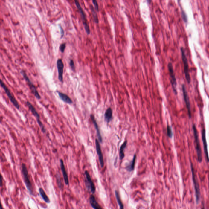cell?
<instances>
[{"label": "cell", "instance_id": "9c48e42d", "mask_svg": "<svg viewBox=\"0 0 209 209\" xmlns=\"http://www.w3.org/2000/svg\"><path fill=\"white\" fill-rule=\"evenodd\" d=\"M168 68L172 88H173L174 94H177V89H176L177 83H176V77H175V74H174V70H173V64L171 62L168 63Z\"/></svg>", "mask_w": 209, "mask_h": 209}, {"label": "cell", "instance_id": "5b68a950", "mask_svg": "<svg viewBox=\"0 0 209 209\" xmlns=\"http://www.w3.org/2000/svg\"><path fill=\"white\" fill-rule=\"evenodd\" d=\"M1 87L4 89L5 93H6L7 95V97H8L9 99L11 102L12 103V104L14 105V107H15L16 109H19L20 106L18 102L16 99L15 97H14V95L12 94V93H11L9 89L8 88V87L2 81V80H1Z\"/></svg>", "mask_w": 209, "mask_h": 209}, {"label": "cell", "instance_id": "ffe728a7", "mask_svg": "<svg viewBox=\"0 0 209 209\" xmlns=\"http://www.w3.org/2000/svg\"><path fill=\"white\" fill-rule=\"evenodd\" d=\"M136 154H135L134 155L133 158L132 160L131 161V162L128 165L126 166V169L128 171V172H132L135 169V162H136Z\"/></svg>", "mask_w": 209, "mask_h": 209}, {"label": "cell", "instance_id": "30bf717a", "mask_svg": "<svg viewBox=\"0 0 209 209\" xmlns=\"http://www.w3.org/2000/svg\"><path fill=\"white\" fill-rule=\"evenodd\" d=\"M182 89L183 93V98H184V101H185L186 108L187 109V112H188L189 117L190 118H191V117H192V113H191L190 102L188 93L187 91L185 85H182Z\"/></svg>", "mask_w": 209, "mask_h": 209}, {"label": "cell", "instance_id": "52a82bcc", "mask_svg": "<svg viewBox=\"0 0 209 209\" xmlns=\"http://www.w3.org/2000/svg\"><path fill=\"white\" fill-rule=\"evenodd\" d=\"M74 2L76 6H77L79 12H80L81 19H82L83 23L84 26L85 30L87 34H89L90 33V30L88 21H87L86 16V14L84 12L82 8L80 6L79 2L78 1H75Z\"/></svg>", "mask_w": 209, "mask_h": 209}, {"label": "cell", "instance_id": "277c9868", "mask_svg": "<svg viewBox=\"0 0 209 209\" xmlns=\"http://www.w3.org/2000/svg\"><path fill=\"white\" fill-rule=\"evenodd\" d=\"M26 104L31 112L33 114V116L36 118L37 122L38 125H39L40 128H41V131L43 133H45L46 132L45 127V126L42 123V122L41 121V118H40V116L39 115V113L38 112L36 108H34V106L32 105V104L30 102L27 101L26 102Z\"/></svg>", "mask_w": 209, "mask_h": 209}, {"label": "cell", "instance_id": "83f0119b", "mask_svg": "<svg viewBox=\"0 0 209 209\" xmlns=\"http://www.w3.org/2000/svg\"><path fill=\"white\" fill-rule=\"evenodd\" d=\"M66 48V44L65 43H62L60 45V47H59V49H60V51L62 53H63L64 52L65 50V48Z\"/></svg>", "mask_w": 209, "mask_h": 209}, {"label": "cell", "instance_id": "2e32d148", "mask_svg": "<svg viewBox=\"0 0 209 209\" xmlns=\"http://www.w3.org/2000/svg\"><path fill=\"white\" fill-rule=\"evenodd\" d=\"M90 118H91L93 123L94 125L96 131H97V137H98V139H99V141L100 142V143H102L103 141L102 137L101 134H100L99 126H98V124H97V122L96 121L94 116L93 115H90Z\"/></svg>", "mask_w": 209, "mask_h": 209}, {"label": "cell", "instance_id": "5bb4252c", "mask_svg": "<svg viewBox=\"0 0 209 209\" xmlns=\"http://www.w3.org/2000/svg\"><path fill=\"white\" fill-rule=\"evenodd\" d=\"M95 144L96 150H97V154L99 157V162H100V165L101 167H103L104 165V162L103 155L100 147V143L99 141L97 139H96Z\"/></svg>", "mask_w": 209, "mask_h": 209}, {"label": "cell", "instance_id": "484cf974", "mask_svg": "<svg viewBox=\"0 0 209 209\" xmlns=\"http://www.w3.org/2000/svg\"><path fill=\"white\" fill-rule=\"evenodd\" d=\"M56 179L57 182L58 186L60 189H62V184L61 183V177H60V175L59 174H57L56 175Z\"/></svg>", "mask_w": 209, "mask_h": 209}, {"label": "cell", "instance_id": "cb8c5ba5", "mask_svg": "<svg viewBox=\"0 0 209 209\" xmlns=\"http://www.w3.org/2000/svg\"><path fill=\"white\" fill-rule=\"evenodd\" d=\"M90 6V9H91V12H92L93 16V18L95 22L96 23H99V20H98V16H97V13H96V11L94 10V8L92 5H91Z\"/></svg>", "mask_w": 209, "mask_h": 209}, {"label": "cell", "instance_id": "7402d4cb", "mask_svg": "<svg viewBox=\"0 0 209 209\" xmlns=\"http://www.w3.org/2000/svg\"><path fill=\"white\" fill-rule=\"evenodd\" d=\"M39 193L42 199L44 200L45 202L46 203H50V200L49 199V197H48L47 194H46L45 192L43 190V189L42 188H40L39 189Z\"/></svg>", "mask_w": 209, "mask_h": 209}, {"label": "cell", "instance_id": "ac0fdd59", "mask_svg": "<svg viewBox=\"0 0 209 209\" xmlns=\"http://www.w3.org/2000/svg\"><path fill=\"white\" fill-rule=\"evenodd\" d=\"M89 202L91 207L94 209H103L97 202L95 198L93 195L90 196L89 197Z\"/></svg>", "mask_w": 209, "mask_h": 209}, {"label": "cell", "instance_id": "4316f807", "mask_svg": "<svg viewBox=\"0 0 209 209\" xmlns=\"http://www.w3.org/2000/svg\"><path fill=\"white\" fill-rule=\"evenodd\" d=\"M181 15L182 17V18L183 21L185 23H187V15L185 12H184L183 10H182L181 11Z\"/></svg>", "mask_w": 209, "mask_h": 209}, {"label": "cell", "instance_id": "4dcf8cb0", "mask_svg": "<svg viewBox=\"0 0 209 209\" xmlns=\"http://www.w3.org/2000/svg\"><path fill=\"white\" fill-rule=\"evenodd\" d=\"M59 29H60V32H61V38L63 37L64 35V31L63 28L61 25H59Z\"/></svg>", "mask_w": 209, "mask_h": 209}, {"label": "cell", "instance_id": "d6986e66", "mask_svg": "<svg viewBox=\"0 0 209 209\" xmlns=\"http://www.w3.org/2000/svg\"><path fill=\"white\" fill-rule=\"evenodd\" d=\"M113 112L112 108H109L106 109L105 113V121L108 123L111 121L112 119Z\"/></svg>", "mask_w": 209, "mask_h": 209}, {"label": "cell", "instance_id": "603a6c76", "mask_svg": "<svg viewBox=\"0 0 209 209\" xmlns=\"http://www.w3.org/2000/svg\"><path fill=\"white\" fill-rule=\"evenodd\" d=\"M115 195H116V198H117V202L120 207V209H124L123 205L121 199H120V196H119L118 193L117 191H115Z\"/></svg>", "mask_w": 209, "mask_h": 209}, {"label": "cell", "instance_id": "44dd1931", "mask_svg": "<svg viewBox=\"0 0 209 209\" xmlns=\"http://www.w3.org/2000/svg\"><path fill=\"white\" fill-rule=\"evenodd\" d=\"M127 140L125 141L123 143L122 145H121V147H120V151H119V158L120 160L123 159L125 157L124 150L125 148L127 146Z\"/></svg>", "mask_w": 209, "mask_h": 209}, {"label": "cell", "instance_id": "7c38bea8", "mask_svg": "<svg viewBox=\"0 0 209 209\" xmlns=\"http://www.w3.org/2000/svg\"><path fill=\"white\" fill-rule=\"evenodd\" d=\"M57 68L58 71V79L60 82H63L64 63L62 59H59L57 62Z\"/></svg>", "mask_w": 209, "mask_h": 209}, {"label": "cell", "instance_id": "e0dca14e", "mask_svg": "<svg viewBox=\"0 0 209 209\" xmlns=\"http://www.w3.org/2000/svg\"><path fill=\"white\" fill-rule=\"evenodd\" d=\"M57 92L60 99L64 102L68 104H71L73 103L72 100L68 95L59 91H57Z\"/></svg>", "mask_w": 209, "mask_h": 209}, {"label": "cell", "instance_id": "8fae6325", "mask_svg": "<svg viewBox=\"0 0 209 209\" xmlns=\"http://www.w3.org/2000/svg\"><path fill=\"white\" fill-rule=\"evenodd\" d=\"M86 176V185L87 189L90 191L91 193L94 194L95 192L96 188L93 182L91 179V176L89 173L87 171L85 172Z\"/></svg>", "mask_w": 209, "mask_h": 209}, {"label": "cell", "instance_id": "1f68e13d", "mask_svg": "<svg viewBox=\"0 0 209 209\" xmlns=\"http://www.w3.org/2000/svg\"><path fill=\"white\" fill-rule=\"evenodd\" d=\"M3 177H2V175L1 176V187H2V185H3Z\"/></svg>", "mask_w": 209, "mask_h": 209}, {"label": "cell", "instance_id": "f1b7e54d", "mask_svg": "<svg viewBox=\"0 0 209 209\" xmlns=\"http://www.w3.org/2000/svg\"><path fill=\"white\" fill-rule=\"evenodd\" d=\"M70 67H71V70H73V71H75V67L74 61L73 59L70 60Z\"/></svg>", "mask_w": 209, "mask_h": 209}, {"label": "cell", "instance_id": "d6a6232c", "mask_svg": "<svg viewBox=\"0 0 209 209\" xmlns=\"http://www.w3.org/2000/svg\"><path fill=\"white\" fill-rule=\"evenodd\" d=\"M1 209H3V207H2V205H1Z\"/></svg>", "mask_w": 209, "mask_h": 209}, {"label": "cell", "instance_id": "9a60e30c", "mask_svg": "<svg viewBox=\"0 0 209 209\" xmlns=\"http://www.w3.org/2000/svg\"><path fill=\"white\" fill-rule=\"evenodd\" d=\"M60 162V167H61V171H62V175H63L65 183L66 185H68L69 184V179H68V174H67L66 170L63 161L62 159H61Z\"/></svg>", "mask_w": 209, "mask_h": 209}, {"label": "cell", "instance_id": "d4e9b609", "mask_svg": "<svg viewBox=\"0 0 209 209\" xmlns=\"http://www.w3.org/2000/svg\"><path fill=\"white\" fill-rule=\"evenodd\" d=\"M167 136L170 138H172L173 137V133L171 127L169 125H167Z\"/></svg>", "mask_w": 209, "mask_h": 209}, {"label": "cell", "instance_id": "f546056e", "mask_svg": "<svg viewBox=\"0 0 209 209\" xmlns=\"http://www.w3.org/2000/svg\"><path fill=\"white\" fill-rule=\"evenodd\" d=\"M92 3L94 5L95 9L97 11H99V7L97 1L93 0V1H92Z\"/></svg>", "mask_w": 209, "mask_h": 209}, {"label": "cell", "instance_id": "7a4b0ae2", "mask_svg": "<svg viewBox=\"0 0 209 209\" xmlns=\"http://www.w3.org/2000/svg\"><path fill=\"white\" fill-rule=\"evenodd\" d=\"M21 170H22V174H23V179L25 185L31 195H33V188L32 183L29 178L28 172L26 165L23 163L21 165Z\"/></svg>", "mask_w": 209, "mask_h": 209}, {"label": "cell", "instance_id": "8992f818", "mask_svg": "<svg viewBox=\"0 0 209 209\" xmlns=\"http://www.w3.org/2000/svg\"><path fill=\"white\" fill-rule=\"evenodd\" d=\"M21 74L22 75L23 78L27 83L28 85L29 88L30 89L31 91H32V94L34 96H35L36 98L37 99L40 100L41 99V97L40 96L39 94V92L37 90L35 86L33 85V84L32 83V81H31L30 79H29L26 73H25V71L23 70H22L21 71Z\"/></svg>", "mask_w": 209, "mask_h": 209}, {"label": "cell", "instance_id": "3957f363", "mask_svg": "<svg viewBox=\"0 0 209 209\" xmlns=\"http://www.w3.org/2000/svg\"><path fill=\"white\" fill-rule=\"evenodd\" d=\"M181 52L182 61H183V65H184V71L185 75V79L187 83H190L191 82L190 76V74L189 68L187 61V58L185 54V51L183 48H181Z\"/></svg>", "mask_w": 209, "mask_h": 209}, {"label": "cell", "instance_id": "6da1fadb", "mask_svg": "<svg viewBox=\"0 0 209 209\" xmlns=\"http://www.w3.org/2000/svg\"><path fill=\"white\" fill-rule=\"evenodd\" d=\"M193 133H194L195 149L196 150V154H197L198 161L199 163H202V148H201V145H200L197 128H196V126L195 124L193 125Z\"/></svg>", "mask_w": 209, "mask_h": 209}, {"label": "cell", "instance_id": "4fadbf2b", "mask_svg": "<svg viewBox=\"0 0 209 209\" xmlns=\"http://www.w3.org/2000/svg\"><path fill=\"white\" fill-rule=\"evenodd\" d=\"M202 138L203 141V147H204V151L205 155V158L207 162H209V156L208 151V147L207 142L206 138V132L205 129H202Z\"/></svg>", "mask_w": 209, "mask_h": 209}, {"label": "cell", "instance_id": "ba28073f", "mask_svg": "<svg viewBox=\"0 0 209 209\" xmlns=\"http://www.w3.org/2000/svg\"><path fill=\"white\" fill-rule=\"evenodd\" d=\"M191 170H192V175H193V179L194 189H195L196 197V203H199L200 199V196H201V193H200L199 185L198 182L197 178L194 172V170L193 164H191Z\"/></svg>", "mask_w": 209, "mask_h": 209}]
</instances>
